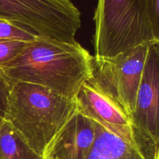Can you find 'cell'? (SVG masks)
Wrapping results in <instances>:
<instances>
[{"instance_id": "6da1fadb", "label": "cell", "mask_w": 159, "mask_h": 159, "mask_svg": "<svg viewBox=\"0 0 159 159\" xmlns=\"http://www.w3.org/2000/svg\"><path fill=\"white\" fill-rule=\"evenodd\" d=\"M93 60L79 42L38 37L26 42L13 59L0 65V74L9 84H34L76 99L81 87L93 75Z\"/></svg>"}, {"instance_id": "7a4b0ae2", "label": "cell", "mask_w": 159, "mask_h": 159, "mask_svg": "<svg viewBox=\"0 0 159 159\" xmlns=\"http://www.w3.org/2000/svg\"><path fill=\"white\" fill-rule=\"evenodd\" d=\"M79 110L77 99L26 82L10 84L3 120L43 158L54 138Z\"/></svg>"}, {"instance_id": "3957f363", "label": "cell", "mask_w": 159, "mask_h": 159, "mask_svg": "<svg viewBox=\"0 0 159 159\" xmlns=\"http://www.w3.org/2000/svg\"><path fill=\"white\" fill-rule=\"evenodd\" d=\"M93 20L96 57L159 42V0H98Z\"/></svg>"}, {"instance_id": "277c9868", "label": "cell", "mask_w": 159, "mask_h": 159, "mask_svg": "<svg viewBox=\"0 0 159 159\" xmlns=\"http://www.w3.org/2000/svg\"><path fill=\"white\" fill-rule=\"evenodd\" d=\"M0 18L68 43L76 41L82 25L81 12L71 0H0Z\"/></svg>"}, {"instance_id": "5b68a950", "label": "cell", "mask_w": 159, "mask_h": 159, "mask_svg": "<svg viewBox=\"0 0 159 159\" xmlns=\"http://www.w3.org/2000/svg\"><path fill=\"white\" fill-rule=\"evenodd\" d=\"M151 43L111 57H95L91 79L131 119Z\"/></svg>"}, {"instance_id": "8992f818", "label": "cell", "mask_w": 159, "mask_h": 159, "mask_svg": "<svg viewBox=\"0 0 159 159\" xmlns=\"http://www.w3.org/2000/svg\"><path fill=\"white\" fill-rule=\"evenodd\" d=\"M93 120L96 134L87 159H159V141L134 124L112 126Z\"/></svg>"}, {"instance_id": "52a82bcc", "label": "cell", "mask_w": 159, "mask_h": 159, "mask_svg": "<svg viewBox=\"0 0 159 159\" xmlns=\"http://www.w3.org/2000/svg\"><path fill=\"white\" fill-rule=\"evenodd\" d=\"M132 123L159 141V42L149 46Z\"/></svg>"}, {"instance_id": "ba28073f", "label": "cell", "mask_w": 159, "mask_h": 159, "mask_svg": "<svg viewBox=\"0 0 159 159\" xmlns=\"http://www.w3.org/2000/svg\"><path fill=\"white\" fill-rule=\"evenodd\" d=\"M96 134L94 121L78 110L42 159H87Z\"/></svg>"}, {"instance_id": "9c48e42d", "label": "cell", "mask_w": 159, "mask_h": 159, "mask_svg": "<svg viewBox=\"0 0 159 159\" xmlns=\"http://www.w3.org/2000/svg\"><path fill=\"white\" fill-rule=\"evenodd\" d=\"M79 110L94 120L112 126H130L131 119L90 78L77 97Z\"/></svg>"}, {"instance_id": "30bf717a", "label": "cell", "mask_w": 159, "mask_h": 159, "mask_svg": "<svg viewBox=\"0 0 159 159\" xmlns=\"http://www.w3.org/2000/svg\"><path fill=\"white\" fill-rule=\"evenodd\" d=\"M0 159H42L26 144L10 124L0 125Z\"/></svg>"}, {"instance_id": "8fae6325", "label": "cell", "mask_w": 159, "mask_h": 159, "mask_svg": "<svg viewBox=\"0 0 159 159\" xmlns=\"http://www.w3.org/2000/svg\"><path fill=\"white\" fill-rule=\"evenodd\" d=\"M26 43L20 40H0V65L13 59Z\"/></svg>"}, {"instance_id": "7c38bea8", "label": "cell", "mask_w": 159, "mask_h": 159, "mask_svg": "<svg viewBox=\"0 0 159 159\" xmlns=\"http://www.w3.org/2000/svg\"><path fill=\"white\" fill-rule=\"evenodd\" d=\"M10 84L0 74V117L4 118Z\"/></svg>"}, {"instance_id": "4fadbf2b", "label": "cell", "mask_w": 159, "mask_h": 159, "mask_svg": "<svg viewBox=\"0 0 159 159\" xmlns=\"http://www.w3.org/2000/svg\"><path fill=\"white\" fill-rule=\"evenodd\" d=\"M2 118H1V117H0V125H1V123H2Z\"/></svg>"}]
</instances>
